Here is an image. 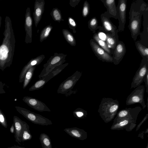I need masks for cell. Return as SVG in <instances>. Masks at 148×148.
Here are the masks:
<instances>
[{
	"label": "cell",
	"instance_id": "5b68a950",
	"mask_svg": "<svg viewBox=\"0 0 148 148\" xmlns=\"http://www.w3.org/2000/svg\"><path fill=\"white\" fill-rule=\"evenodd\" d=\"M82 75V73L76 71L73 75L68 77L62 82L57 90L58 94H64L66 96L70 94L74 86L79 80Z\"/></svg>",
	"mask_w": 148,
	"mask_h": 148
},
{
	"label": "cell",
	"instance_id": "bcb514c9",
	"mask_svg": "<svg viewBox=\"0 0 148 148\" xmlns=\"http://www.w3.org/2000/svg\"><path fill=\"white\" fill-rule=\"evenodd\" d=\"M55 148H57L56 147Z\"/></svg>",
	"mask_w": 148,
	"mask_h": 148
},
{
	"label": "cell",
	"instance_id": "484cf974",
	"mask_svg": "<svg viewBox=\"0 0 148 148\" xmlns=\"http://www.w3.org/2000/svg\"><path fill=\"white\" fill-rule=\"evenodd\" d=\"M36 66H34L29 68L27 71L23 81V88L24 89L28 85L32 79Z\"/></svg>",
	"mask_w": 148,
	"mask_h": 148
},
{
	"label": "cell",
	"instance_id": "8992f818",
	"mask_svg": "<svg viewBox=\"0 0 148 148\" xmlns=\"http://www.w3.org/2000/svg\"><path fill=\"white\" fill-rule=\"evenodd\" d=\"M145 87L143 85H140L136 88L127 97L126 104L129 106L136 103H139L142 106L143 109H145L146 105L144 99Z\"/></svg>",
	"mask_w": 148,
	"mask_h": 148
},
{
	"label": "cell",
	"instance_id": "f35d334b",
	"mask_svg": "<svg viewBox=\"0 0 148 148\" xmlns=\"http://www.w3.org/2000/svg\"><path fill=\"white\" fill-rule=\"evenodd\" d=\"M80 1V0H70L69 4L72 7L75 8Z\"/></svg>",
	"mask_w": 148,
	"mask_h": 148
},
{
	"label": "cell",
	"instance_id": "ab89813d",
	"mask_svg": "<svg viewBox=\"0 0 148 148\" xmlns=\"http://www.w3.org/2000/svg\"><path fill=\"white\" fill-rule=\"evenodd\" d=\"M5 85L4 83L0 81V94H5L6 93L4 89Z\"/></svg>",
	"mask_w": 148,
	"mask_h": 148
},
{
	"label": "cell",
	"instance_id": "7402d4cb",
	"mask_svg": "<svg viewBox=\"0 0 148 148\" xmlns=\"http://www.w3.org/2000/svg\"><path fill=\"white\" fill-rule=\"evenodd\" d=\"M119 31L116 30L115 35L112 36L110 34H106V43L108 47L110 49L114 50L117 42L119 41L118 32Z\"/></svg>",
	"mask_w": 148,
	"mask_h": 148
},
{
	"label": "cell",
	"instance_id": "74e56055",
	"mask_svg": "<svg viewBox=\"0 0 148 148\" xmlns=\"http://www.w3.org/2000/svg\"><path fill=\"white\" fill-rule=\"evenodd\" d=\"M143 82L145 83L146 92L148 94V72L146 74L144 77L143 79Z\"/></svg>",
	"mask_w": 148,
	"mask_h": 148
},
{
	"label": "cell",
	"instance_id": "8d00e7d4",
	"mask_svg": "<svg viewBox=\"0 0 148 148\" xmlns=\"http://www.w3.org/2000/svg\"><path fill=\"white\" fill-rule=\"evenodd\" d=\"M129 119L124 118L121 119L122 120L117 124V125L120 127H123L127 125L129 122L128 119Z\"/></svg>",
	"mask_w": 148,
	"mask_h": 148
},
{
	"label": "cell",
	"instance_id": "d6a6232c",
	"mask_svg": "<svg viewBox=\"0 0 148 148\" xmlns=\"http://www.w3.org/2000/svg\"><path fill=\"white\" fill-rule=\"evenodd\" d=\"M68 64L69 63H67L57 66L53 69L49 74L51 75L54 77L60 73Z\"/></svg>",
	"mask_w": 148,
	"mask_h": 148
},
{
	"label": "cell",
	"instance_id": "836d02e7",
	"mask_svg": "<svg viewBox=\"0 0 148 148\" xmlns=\"http://www.w3.org/2000/svg\"><path fill=\"white\" fill-rule=\"evenodd\" d=\"M68 23L69 28L72 29L74 33H75L76 32L75 28L77 25V24L76 21L73 18L69 16L68 19Z\"/></svg>",
	"mask_w": 148,
	"mask_h": 148
},
{
	"label": "cell",
	"instance_id": "d4e9b609",
	"mask_svg": "<svg viewBox=\"0 0 148 148\" xmlns=\"http://www.w3.org/2000/svg\"><path fill=\"white\" fill-rule=\"evenodd\" d=\"M39 139L42 148H52L50 138L46 134H41Z\"/></svg>",
	"mask_w": 148,
	"mask_h": 148
},
{
	"label": "cell",
	"instance_id": "cb8c5ba5",
	"mask_svg": "<svg viewBox=\"0 0 148 148\" xmlns=\"http://www.w3.org/2000/svg\"><path fill=\"white\" fill-rule=\"evenodd\" d=\"M62 32L64 37L67 42L72 46L76 45V41L73 34L68 29H63Z\"/></svg>",
	"mask_w": 148,
	"mask_h": 148
},
{
	"label": "cell",
	"instance_id": "8fae6325",
	"mask_svg": "<svg viewBox=\"0 0 148 148\" xmlns=\"http://www.w3.org/2000/svg\"><path fill=\"white\" fill-rule=\"evenodd\" d=\"M23 101L29 106L37 111L50 112L51 110L44 103L37 99L29 96H25Z\"/></svg>",
	"mask_w": 148,
	"mask_h": 148
},
{
	"label": "cell",
	"instance_id": "4dcf8cb0",
	"mask_svg": "<svg viewBox=\"0 0 148 148\" xmlns=\"http://www.w3.org/2000/svg\"><path fill=\"white\" fill-rule=\"evenodd\" d=\"M50 14L53 19L55 21L60 23L61 21H64L62 18L61 11L57 8H53Z\"/></svg>",
	"mask_w": 148,
	"mask_h": 148
},
{
	"label": "cell",
	"instance_id": "f1b7e54d",
	"mask_svg": "<svg viewBox=\"0 0 148 148\" xmlns=\"http://www.w3.org/2000/svg\"><path fill=\"white\" fill-rule=\"evenodd\" d=\"M29 126L27 124L25 126L21 134V142L31 140L32 138V135L29 130Z\"/></svg>",
	"mask_w": 148,
	"mask_h": 148
},
{
	"label": "cell",
	"instance_id": "7a4b0ae2",
	"mask_svg": "<svg viewBox=\"0 0 148 148\" xmlns=\"http://www.w3.org/2000/svg\"><path fill=\"white\" fill-rule=\"evenodd\" d=\"M118 100L112 98L104 97L101 100L98 111L100 115L106 120L113 118L119 109Z\"/></svg>",
	"mask_w": 148,
	"mask_h": 148
},
{
	"label": "cell",
	"instance_id": "5bb4252c",
	"mask_svg": "<svg viewBox=\"0 0 148 148\" xmlns=\"http://www.w3.org/2000/svg\"><path fill=\"white\" fill-rule=\"evenodd\" d=\"M126 52L125 44L122 41H118L114 49L112 56L114 64H119L122 60Z\"/></svg>",
	"mask_w": 148,
	"mask_h": 148
},
{
	"label": "cell",
	"instance_id": "e575fe53",
	"mask_svg": "<svg viewBox=\"0 0 148 148\" xmlns=\"http://www.w3.org/2000/svg\"><path fill=\"white\" fill-rule=\"evenodd\" d=\"M90 10V5L87 1H85L84 3L82 12L83 17H86L89 14Z\"/></svg>",
	"mask_w": 148,
	"mask_h": 148
},
{
	"label": "cell",
	"instance_id": "6da1fadb",
	"mask_svg": "<svg viewBox=\"0 0 148 148\" xmlns=\"http://www.w3.org/2000/svg\"><path fill=\"white\" fill-rule=\"evenodd\" d=\"M4 36L0 45V69L3 71L12 65L16 42L12 21L6 16L5 20Z\"/></svg>",
	"mask_w": 148,
	"mask_h": 148
},
{
	"label": "cell",
	"instance_id": "ac0fdd59",
	"mask_svg": "<svg viewBox=\"0 0 148 148\" xmlns=\"http://www.w3.org/2000/svg\"><path fill=\"white\" fill-rule=\"evenodd\" d=\"M13 121L15 127L14 134L15 141L20 145L21 142V138L22 132L27 123L16 116H14L13 117Z\"/></svg>",
	"mask_w": 148,
	"mask_h": 148
},
{
	"label": "cell",
	"instance_id": "b9f144b4",
	"mask_svg": "<svg viewBox=\"0 0 148 148\" xmlns=\"http://www.w3.org/2000/svg\"><path fill=\"white\" fill-rule=\"evenodd\" d=\"M15 148H25L24 147L19 146H13Z\"/></svg>",
	"mask_w": 148,
	"mask_h": 148
},
{
	"label": "cell",
	"instance_id": "f546056e",
	"mask_svg": "<svg viewBox=\"0 0 148 148\" xmlns=\"http://www.w3.org/2000/svg\"><path fill=\"white\" fill-rule=\"evenodd\" d=\"M135 45L137 49L143 58L148 59V48L143 46L138 41L135 42Z\"/></svg>",
	"mask_w": 148,
	"mask_h": 148
},
{
	"label": "cell",
	"instance_id": "ba28073f",
	"mask_svg": "<svg viewBox=\"0 0 148 148\" xmlns=\"http://www.w3.org/2000/svg\"><path fill=\"white\" fill-rule=\"evenodd\" d=\"M148 72V59L143 58L140 66L136 73L131 84V89L140 85L144 77Z\"/></svg>",
	"mask_w": 148,
	"mask_h": 148
},
{
	"label": "cell",
	"instance_id": "f6af8a7d",
	"mask_svg": "<svg viewBox=\"0 0 148 148\" xmlns=\"http://www.w3.org/2000/svg\"><path fill=\"white\" fill-rule=\"evenodd\" d=\"M8 148H15L14 147H9Z\"/></svg>",
	"mask_w": 148,
	"mask_h": 148
},
{
	"label": "cell",
	"instance_id": "3957f363",
	"mask_svg": "<svg viewBox=\"0 0 148 148\" xmlns=\"http://www.w3.org/2000/svg\"><path fill=\"white\" fill-rule=\"evenodd\" d=\"M15 108L18 113L27 120L35 124L48 125L53 124L50 120L40 114L19 106H15Z\"/></svg>",
	"mask_w": 148,
	"mask_h": 148
},
{
	"label": "cell",
	"instance_id": "277c9868",
	"mask_svg": "<svg viewBox=\"0 0 148 148\" xmlns=\"http://www.w3.org/2000/svg\"><path fill=\"white\" fill-rule=\"evenodd\" d=\"M67 55L63 53H55L43 65V68L38 76L40 79L48 75L56 66L63 64L66 61Z\"/></svg>",
	"mask_w": 148,
	"mask_h": 148
},
{
	"label": "cell",
	"instance_id": "44dd1931",
	"mask_svg": "<svg viewBox=\"0 0 148 148\" xmlns=\"http://www.w3.org/2000/svg\"><path fill=\"white\" fill-rule=\"evenodd\" d=\"M53 78L52 75L49 74L42 77L37 81L29 88V91H33L42 88L47 82Z\"/></svg>",
	"mask_w": 148,
	"mask_h": 148
},
{
	"label": "cell",
	"instance_id": "7c38bea8",
	"mask_svg": "<svg viewBox=\"0 0 148 148\" xmlns=\"http://www.w3.org/2000/svg\"><path fill=\"white\" fill-rule=\"evenodd\" d=\"M32 19L31 16L29 7L26 9L25 21V29L26 35L25 42L27 44L31 43L32 37Z\"/></svg>",
	"mask_w": 148,
	"mask_h": 148
},
{
	"label": "cell",
	"instance_id": "9a60e30c",
	"mask_svg": "<svg viewBox=\"0 0 148 148\" xmlns=\"http://www.w3.org/2000/svg\"><path fill=\"white\" fill-rule=\"evenodd\" d=\"M45 2L44 0H36L34 3L33 17L35 27L40 21L44 11Z\"/></svg>",
	"mask_w": 148,
	"mask_h": 148
},
{
	"label": "cell",
	"instance_id": "e0dca14e",
	"mask_svg": "<svg viewBox=\"0 0 148 148\" xmlns=\"http://www.w3.org/2000/svg\"><path fill=\"white\" fill-rule=\"evenodd\" d=\"M101 19L102 25V30L112 36H114L117 28L110 21V18L104 12L101 14Z\"/></svg>",
	"mask_w": 148,
	"mask_h": 148
},
{
	"label": "cell",
	"instance_id": "52a82bcc",
	"mask_svg": "<svg viewBox=\"0 0 148 148\" xmlns=\"http://www.w3.org/2000/svg\"><path fill=\"white\" fill-rule=\"evenodd\" d=\"M142 14L139 12H135L132 10L130 14V22L129 28L131 32L132 38L136 40L139 34Z\"/></svg>",
	"mask_w": 148,
	"mask_h": 148
},
{
	"label": "cell",
	"instance_id": "ffe728a7",
	"mask_svg": "<svg viewBox=\"0 0 148 148\" xmlns=\"http://www.w3.org/2000/svg\"><path fill=\"white\" fill-rule=\"evenodd\" d=\"M63 130L71 136L79 140H83L85 137L84 131L77 127L66 128Z\"/></svg>",
	"mask_w": 148,
	"mask_h": 148
},
{
	"label": "cell",
	"instance_id": "7bdbcfd3",
	"mask_svg": "<svg viewBox=\"0 0 148 148\" xmlns=\"http://www.w3.org/2000/svg\"><path fill=\"white\" fill-rule=\"evenodd\" d=\"M1 19H2V18H1V16H0V29L1 25Z\"/></svg>",
	"mask_w": 148,
	"mask_h": 148
},
{
	"label": "cell",
	"instance_id": "ee69618b",
	"mask_svg": "<svg viewBox=\"0 0 148 148\" xmlns=\"http://www.w3.org/2000/svg\"><path fill=\"white\" fill-rule=\"evenodd\" d=\"M148 97L147 98V110H148Z\"/></svg>",
	"mask_w": 148,
	"mask_h": 148
},
{
	"label": "cell",
	"instance_id": "603a6c76",
	"mask_svg": "<svg viewBox=\"0 0 148 148\" xmlns=\"http://www.w3.org/2000/svg\"><path fill=\"white\" fill-rule=\"evenodd\" d=\"M93 38L96 42L108 53L110 55L112 53L110 49L108 47L106 42L100 38L97 33H94Z\"/></svg>",
	"mask_w": 148,
	"mask_h": 148
},
{
	"label": "cell",
	"instance_id": "4316f807",
	"mask_svg": "<svg viewBox=\"0 0 148 148\" xmlns=\"http://www.w3.org/2000/svg\"><path fill=\"white\" fill-rule=\"evenodd\" d=\"M98 25V21L95 17L92 18L88 22V28L94 33L97 29H102V27Z\"/></svg>",
	"mask_w": 148,
	"mask_h": 148
},
{
	"label": "cell",
	"instance_id": "2e32d148",
	"mask_svg": "<svg viewBox=\"0 0 148 148\" xmlns=\"http://www.w3.org/2000/svg\"><path fill=\"white\" fill-rule=\"evenodd\" d=\"M142 110V108L140 106H136L134 108H130L121 110L118 112L116 118L118 119L124 118L129 119L134 118L137 116Z\"/></svg>",
	"mask_w": 148,
	"mask_h": 148
},
{
	"label": "cell",
	"instance_id": "4fadbf2b",
	"mask_svg": "<svg viewBox=\"0 0 148 148\" xmlns=\"http://www.w3.org/2000/svg\"><path fill=\"white\" fill-rule=\"evenodd\" d=\"M45 58V56L44 55H41L31 59L23 68L19 75V82L22 83L23 82L25 74L29 68L34 66L39 65Z\"/></svg>",
	"mask_w": 148,
	"mask_h": 148
},
{
	"label": "cell",
	"instance_id": "9c48e42d",
	"mask_svg": "<svg viewBox=\"0 0 148 148\" xmlns=\"http://www.w3.org/2000/svg\"><path fill=\"white\" fill-rule=\"evenodd\" d=\"M90 43L95 55L103 62H113L112 57L100 47L93 39H91Z\"/></svg>",
	"mask_w": 148,
	"mask_h": 148
},
{
	"label": "cell",
	"instance_id": "60d3db41",
	"mask_svg": "<svg viewBox=\"0 0 148 148\" xmlns=\"http://www.w3.org/2000/svg\"><path fill=\"white\" fill-rule=\"evenodd\" d=\"M10 131L11 133L12 134H14L15 127L13 123L12 124V126L10 128Z\"/></svg>",
	"mask_w": 148,
	"mask_h": 148
},
{
	"label": "cell",
	"instance_id": "d590c367",
	"mask_svg": "<svg viewBox=\"0 0 148 148\" xmlns=\"http://www.w3.org/2000/svg\"><path fill=\"white\" fill-rule=\"evenodd\" d=\"M0 124L4 127L6 128L8 124L5 114L0 109Z\"/></svg>",
	"mask_w": 148,
	"mask_h": 148
},
{
	"label": "cell",
	"instance_id": "d6986e66",
	"mask_svg": "<svg viewBox=\"0 0 148 148\" xmlns=\"http://www.w3.org/2000/svg\"><path fill=\"white\" fill-rule=\"evenodd\" d=\"M107 9L104 13L110 18L112 17L118 19L117 8L114 0H101Z\"/></svg>",
	"mask_w": 148,
	"mask_h": 148
},
{
	"label": "cell",
	"instance_id": "30bf717a",
	"mask_svg": "<svg viewBox=\"0 0 148 148\" xmlns=\"http://www.w3.org/2000/svg\"><path fill=\"white\" fill-rule=\"evenodd\" d=\"M126 0H119L116 7L118 19L119 21V32L124 30L126 23Z\"/></svg>",
	"mask_w": 148,
	"mask_h": 148
},
{
	"label": "cell",
	"instance_id": "1f68e13d",
	"mask_svg": "<svg viewBox=\"0 0 148 148\" xmlns=\"http://www.w3.org/2000/svg\"><path fill=\"white\" fill-rule=\"evenodd\" d=\"M74 116L78 119H83L86 117L87 114V111L80 108L75 109L73 112Z\"/></svg>",
	"mask_w": 148,
	"mask_h": 148
},
{
	"label": "cell",
	"instance_id": "83f0119b",
	"mask_svg": "<svg viewBox=\"0 0 148 148\" xmlns=\"http://www.w3.org/2000/svg\"><path fill=\"white\" fill-rule=\"evenodd\" d=\"M53 28L51 25H49L46 26L42 29L40 36V40L41 42L48 37Z\"/></svg>",
	"mask_w": 148,
	"mask_h": 148
}]
</instances>
